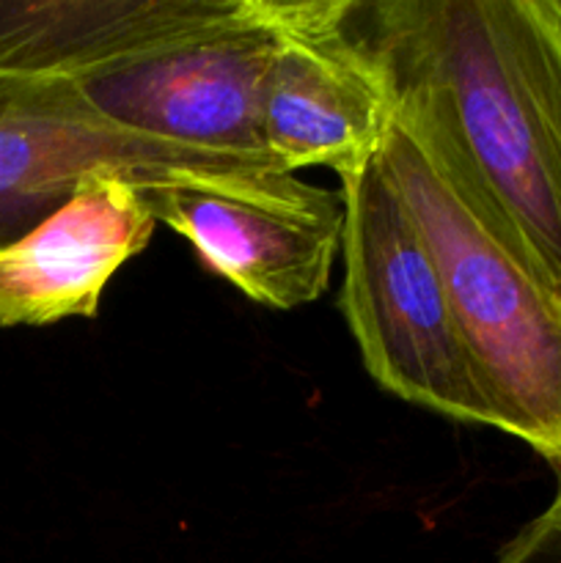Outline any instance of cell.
<instances>
[{"label":"cell","instance_id":"obj_1","mask_svg":"<svg viewBox=\"0 0 561 563\" xmlns=\"http://www.w3.org/2000/svg\"><path fill=\"white\" fill-rule=\"evenodd\" d=\"M405 115L561 302V3H355Z\"/></svg>","mask_w":561,"mask_h":563},{"label":"cell","instance_id":"obj_2","mask_svg":"<svg viewBox=\"0 0 561 563\" xmlns=\"http://www.w3.org/2000/svg\"><path fill=\"white\" fill-rule=\"evenodd\" d=\"M380 163L438 264L498 429L561 467V302L396 110Z\"/></svg>","mask_w":561,"mask_h":563},{"label":"cell","instance_id":"obj_3","mask_svg":"<svg viewBox=\"0 0 561 563\" xmlns=\"http://www.w3.org/2000/svg\"><path fill=\"white\" fill-rule=\"evenodd\" d=\"M341 311L366 372L388 394L446 418L498 429L462 344L443 278L380 154L341 179Z\"/></svg>","mask_w":561,"mask_h":563},{"label":"cell","instance_id":"obj_4","mask_svg":"<svg viewBox=\"0 0 561 563\" xmlns=\"http://www.w3.org/2000/svg\"><path fill=\"white\" fill-rule=\"evenodd\" d=\"M143 196L204 269L258 306L292 311L328 289L344 231L341 192L286 170H176Z\"/></svg>","mask_w":561,"mask_h":563},{"label":"cell","instance_id":"obj_5","mask_svg":"<svg viewBox=\"0 0 561 563\" xmlns=\"http://www.w3.org/2000/svg\"><path fill=\"white\" fill-rule=\"evenodd\" d=\"M273 49V0H253L251 11L229 25L75 82L121 130L280 170L262 143V93Z\"/></svg>","mask_w":561,"mask_h":563},{"label":"cell","instance_id":"obj_6","mask_svg":"<svg viewBox=\"0 0 561 563\" xmlns=\"http://www.w3.org/2000/svg\"><path fill=\"white\" fill-rule=\"evenodd\" d=\"M355 0H273L275 49L262 93V143L286 174L324 165L339 179L380 154L394 93L355 36Z\"/></svg>","mask_w":561,"mask_h":563},{"label":"cell","instance_id":"obj_7","mask_svg":"<svg viewBox=\"0 0 561 563\" xmlns=\"http://www.w3.org/2000/svg\"><path fill=\"white\" fill-rule=\"evenodd\" d=\"M176 170L270 168L121 130L75 80L0 75V251L58 212L91 174H124L146 187Z\"/></svg>","mask_w":561,"mask_h":563},{"label":"cell","instance_id":"obj_8","mask_svg":"<svg viewBox=\"0 0 561 563\" xmlns=\"http://www.w3.org/2000/svg\"><path fill=\"white\" fill-rule=\"evenodd\" d=\"M141 181L91 174L75 196L0 251V328H44L97 317L105 286L154 234Z\"/></svg>","mask_w":561,"mask_h":563},{"label":"cell","instance_id":"obj_9","mask_svg":"<svg viewBox=\"0 0 561 563\" xmlns=\"http://www.w3.org/2000/svg\"><path fill=\"white\" fill-rule=\"evenodd\" d=\"M253 0H0V75L82 80L229 25Z\"/></svg>","mask_w":561,"mask_h":563},{"label":"cell","instance_id":"obj_10","mask_svg":"<svg viewBox=\"0 0 561 563\" xmlns=\"http://www.w3.org/2000/svg\"><path fill=\"white\" fill-rule=\"evenodd\" d=\"M495 563H561V484L548 509L501 550Z\"/></svg>","mask_w":561,"mask_h":563}]
</instances>
